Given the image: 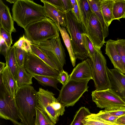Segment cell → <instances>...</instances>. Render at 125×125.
Returning a JSON list of instances; mask_svg holds the SVG:
<instances>
[{"mask_svg": "<svg viewBox=\"0 0 125 125\" xmlns=\"http://www.w3.org/2000/svg\"><path fill=\"white\" fill-rule=\"evenodd\" d=\"M33 77V76L28 73L26 71L24 65L19 66L16 82L18 87L26 85L32 84Z\"/></svg>", "mask_w": 125, "mask_h": 125, "instance_id": "cb8c5ba5", "label": "cell"}, {"mask_svg": "<svg viewBox=\"0 0 125 125\" xmlns=\"http://www.w3.org/2000/svg\"><path fill=\"white\" fill-rule=\"evenodd\" d=\"M24 30L25 36L33 44L60 36L58 26L48 18L30 24Z\"/></svg>", "mask_w": 125, "mask_h": 125, "instance_id": "277c9868", "label": "cell"}, {"mask_svg": "<svg viewBox=\"0 0 125 125\" xmlns=\"http://www.w3.org/2000/svg\"><path fill=\"white\" fill-rule=\"evenodd\" d=\"M58 26L62 40L68 52L71 62L73 67L75 65L76 58L73 51L71 39L65 28L61 26L59 24Z\"/></svg>", "mask_w": 125, "mask_h": 125, "instance_id": "7402d4cb", "label": "cell"}, {"mask_svg": "<svg viewBox=\"0 0 125 125\" xmlns=\"http://www.w3.org/2000/svg\"><path fill=\"white\" fill-rule=\"evenodd\" d=\"M64 13L71 11L72 7L70 0H62Z\"/></svg>", "mask_w": 125, "mask_h": 125, "instance_id": "b9f144b4", "label": "cell"}, {"mask_svg": "<svg viewBox=\"0 0 125 125\" xmlns=\"http://www.w3.org/2000/svg\"><path fill=\"white\" fill-rule=\"evenodd\" d=\"M69 77L70 75L68 74V73L63 70L60 73L57 79L62 84V85H64L67 82Z\"/></svg>", "mask_w": 125, "mask_h": 125, "instance_id": "f35d334b", "label": "cell"}, {"mask_svg": "<svg viewBox=\"0 0 125 125\" xmlns=\"http://www.w3.org/2000/svg\"><path fill=\"white\" fill-rule=\"evenodd\" d=\"M86 34L94 47L98 49H101L106 42L101 25L93 11L87 29Z\"/></svg>", "mask_w": 125, "mask_h": 125, "instance_id": "7c38bea8", "label": "cell"}, {"mask_svg": "<svg viewBox=\"0 0 125 125\" xmlns=\"http://www.w3.org/2000/svg\"><path fill=\"white\" fill-rule=\"evenodd\" d=\"M86 117L96 118L115 125V122L119 117L110 114L104 110H101L97 114L91 113Z\"/></svg>", "mask_w": 125, "mask_h": 125, "instance_id": "484cf974", "label": "cell"}, {"mask_svg": "<svg viewBox=\"0 0 125 125\" xmlns=\"http://www.w3.org/2000/svg\"><path fill=\"white\" fill-rule=\"evenodd\" d=\"M92 68L89 58L78 63L70 75L69 79L76 80H93Z\"/></svg>", "mask_w": 125, "mask_h": 125, "instance_id": "5bb4252c", "label": "cell"}, {"mask_svg": "<svg viewBox=\"0 0 125 125\" xmlns=\"http://www.w3.org/2000/svg\"><path fill=\"white\" fill-rule=\"evenodd\" d=\"M80 6L82 17V22L86 30L93 10L88 0H80Z\"/></svg>", "mask_w": 125, "mask_h": 125, "instance_id": "603a6c76", "label": "cell"}, {"mask_svg": "<svg viewBox=\"0 0 125 125\" xmlns=\"http://www.w3.org/2000/svg\"><path fill=\"white\" fill-rule=\"evenodd\" d=\"M5 58L6 64L13 77L17 82L19 66L16 59L14 46H13L8 49Z\"/></svg>", "mask_w": 125, "mask_h": 125, "instance_id": "d6986e66", "label": "cell"}, {"mask_svg": "<svg viewBox=\"0 0 125 125\" xmlns=\"http://www.w3.org/2000/svg\"><path fill=\"white\" fill-rule=\"evenodd\" d=\"M0 117L14 125H28L3 83L0 85Z\"/></svg>", "mask_w": 125, "mask_h": 125, "instance_id": "5b68a950", "label": "cell"}, {"mask_svg": "<svg viewBox=\"0 0 125 125\" xmlns=\"http://www.w3.org/2000/svg\"><path fill=\"white\" fill-rule=\"evenodd\" d=\"M15 100L20 112L28 125H34L36 107L38 106L37 92L30 85L18 87Z\"/></svg>", "mask_w": 125, "mask_h": 125, "instance_id": "7a4b0ae2", "label": "cell"}, {"mask_svg": "<svg viewBox=\"0 0 125 125\" xmlns=\"http://www.w3.org/2000/svg\"><path fill=\"white\" fill-rule=\"evenodd\" d=\"M41 1L43 4V7L46 16L52 20L56 24L66 28L64 13L58 9L45 1L44 0Z\"/></svg>", "mask_w": 125, "mask_h": 125, "instance_id": "e0dca14e", "label": "cell"}, {"mask_svg": "<svg viewBox=\"0 0 125 125\" xmlns=\"http://www.w3.org/2000/svg\"><path fill=\"white\" fill-rule=\"evenodd\" d=\"M113 15L114 20H119L125 13V0H114Z\"/></svg>", "mask_w": 125, "mask_h": 125, "instance_id": "f546056e", "label": "cell"}, {"mask_svg": "<svg viewBox=\"0 0 125 125\" xmlns=\"http://www.w3.org/2000/svg\"><path fill=\"white\" fill-rule=\"evenodd\" d=\"M84 125H115L100 120L86 117L82 121Z\"/></svg>", "mask_w": 125, "mask_h": 125, "instance_id": "836d02e7", "label": "cell"}, {"mask_svg": "<svg viewBox=\"0 0 125 125\" xmlns=\"http://www.w3.org/2000/svg\"><path fill=\"white\" fill-rule=\"evenodd\" d=\"M0 37L4 39L8 47L10 48L12 42L11 33L1 27H0Z\"/></svg>", "mask_w": 125, "mask_h": 125, "instance_id": "e575fe53", "label": "cell"}, {"mask_svg": "<svg viewBox=\"0 0 125 125\" xmlns=\"http://www.w3.org/2000/svg\"><path fill=\"white\" fill-rule=\"evenodd\" d=\"M71 2L72 7V10L73 9L75 5L76 2V0H70Z\"/></svg>", "mask_w": 125, "mask_h": 125, "instance_id": "f6af8a7d", "label": "cell"}, {"mask_svg": "<svg viewBox=\"0 0 125 125\" xmlns=\"http://www.w3.org/2000/svg\"><path fill=\"white\" fill-rule=\"evenodd\" d=\"M91 114L88 108L84 107H81L76 112L70 125H84L82 121Z\"/></svg>", "mask_w": 125, "mask_h": 125, "instance_id": "83f0119b", "label": "cell"}, {"mask_svg": "<svg viewBox=\"0 0 125 125\" xmlns=\"http://www.w3.org/2000/svg\"><path fill=\"white\" fill-rule=\"evenodd\" d=\"M37 45L55 64L60 72L66 63L64 49L60 36L34 44Z\"/></svg>", "mask_w": 125, "mask_h": 125, "instance_id": "ba28073f", "label": "cell"}, {"mask_svg": "<svg viewBox=\"0 0 125 125\" xmlns=\"http://www.w3.org/2000/svg\"><path fill=\"white\" fill-rule=\"evenodd\" d=\"M39 83L43 86L52 87L59 90L57 87V84L59 83L57 79L54 78L44 76L34 75H33Z\"/></svg>", "mask_w": 125, "mask_h": 125, "instance_id": "f1b7e54d", "label": "cell"}, {"mask_svg": "<svg viewBox=\"0 0 125 125\" xmlns=\"http://www.w3.org/2000/svg\"><path fill=\"white\" fill-rule=\"evenodd\" d=\"M31 42L23 35L13 45L15 47L24 50L26 52L31 53Z\"/></svg>", "mask_w": 125, "mask_h": 125, "instance_id": "4dcf8cb0", "label": "cell"}, {"mask_svg": "<svg viewBox=\"0 0 125 125\" xmlns=\"http://www.w3.org/2000/svg\"><path fill=\"white\" fill-rule=\"evenodd\" d=\"M37 93L38 107L48 115L54 124H56L59 116L52 107L53 102L58 100L54 94L41 87L39 88Z\"/></svg>", "mask_w": 125, "mask_h": 125, "instance_id": "8fae6325", "label": "cell"}, {"mask_svg": "<svg viewBox=\"0 0 125 125\" xmlns=\"http://www.w3.org/2000/svg\"><path fill=\"white\" fill-rule=\"evenodd\" d=\"M15 48L16 56L17 62L19 66L24 65V60L26 52L24 50Z\"/></svg>", "mask_w": 125, "mask_h": 125, "instance_id": "d590c367", "label": "cell"}, {"mask_svg": "<svg viewBox=\"0 0 125 125\" xmlns=\"http://www.w3.org/2000/svg\"><path fill=\"white\" fill-rule=\"evenodd\" d=\"M122 18H125V13L124 15V16L122 17Z\"/></svg>", "mask_w": 125, "mask_h": 125, "instance_id": "c3c4849f", "label": "cell"}, {"mask_svg": "<svg viewBox=\"0 0 125 125\" xmlns=\"http://www.w3.org/2000/svg\"><path fill=\"white\" fill-rule=\"evenodd\" d=\"M0 27L11 33L16 31L9 8L1 0H0Z\"/></svg>", "mask_w": 125, "mask_h": 125, "instance_id": "2e32d148", "label": "cell"}, {"mask_svg": "<svg viewBox=\"0 0 125 125\" xmlns=\"http://www.w3.org/2000/svg\"><path fill=\"white\" fill-rule=\"evenodd\" d=\"M104 110L110 114L119 117L125 115V107L115 109L105 108Z\"/></svg>", "mask_w": 125, "mask_h": 125, "instance_id": "8d00e7d4", "label": "cell"}, {"mask_svg": "<svg viewBox=\"0 0 125 125\" xmlns=\"http://www.w3.org/2000/svg\"><path fill=\"white\" fill-rule=\"evenodd\" d=\"M0 85L3 83L2 75L1 73H0Z\"/></svg>", "mask_w": 125, "mask_h": 125, "instance_id": "7dc6e473", "label": "cell"}, {"mask_svg": "<svg viewBox=\"0 0 125 125\" xmlns=\"http://www.w3.org/2000/svg\"><path fill=\"white\" fill-rule=\"evenodd\" d=\"M94 59H90L96 90L110 88L111 84L107 73L106 60L101 49L94 47Z\"/></svg>", "mask_w": 125, "mask_h": 125, "instance_id": "52a82bcc", "label": "cell"}, {"mask_svg": "<svg viewBox=\"0 0 125 125\" xmlns=\"http://www.w3.org/2000/svg\"><path fill=\"white\" fill-rule=\"evenodd\" d=\"M66 28L70 36L73 52L76 59L83 60L89 58L88 53L83 43L82 34L86 33L83 25L80 23L72 12L64 13Z\"/></svg>", "mask_w": 125, "mask_h": 125, "instance_id": "3957f363", "label": "cell"}, {"mask_svg": "<svg viewBox=\"0 0 125 125\" xmlns=\"http://www.w3.org/2000/svg\"><path fill=\"white\" fill-rule=\"evenodd\" d=\"M114 0H100V7L105 23L108 27L114 20L113 15Z\"/></svg>", "mask_w": 125, "mask_h": 125, "instance_id": "ffe728a7", "label": "cell"}, {"mask_svg": "<svg viewBox=\"0 0 125 125\" xmlns=\"http://www.w3.org/2000/svg\"><path fill=\"white\" fill-rule=\"evenodd\" d=\"M105 54L108 57L114 68L125 74L124 67L118 52L115 40L109 39L106 42Z\"/></svg>", "mask_w": 125, "mask_h": 125, "instance_id": "9a60e30c", "label": "cell"}, {"mask_svg": "<svg viewBox=\"0 0 125 125\" xmlns=\"http://www.w3.org/2000/svg\"><path fill=\"white\" fill-rule=\"evenodd\" d=\"M90 79L76 80H69L62 85L57 98L65 107L73 106L83 94L88 91V83Z\"/></svg>", "mask_w": 125, "mask_h": 125, "instance_id": "8992f818", "label": "cell"}, {"mask_svg": "<svg viewBox=\"0 0 125 125\" xmlns=\"http://www.w3.org/2000/svg\"><path fill=\"white\" fill-rule=\"evenodd\" d=\"M80 0H76L74 8L71 11L80 23L82 22V17L80 6Z\"/></svg>", "mask_w": 125, "mask_h": 125, "instance_id": "74e56055", "label": "cell"}, {"mask_svg": "<svg viewBox=\"0 0 125 125\" xmlns=\"http://www.w3.org/2000/svg\"><path fill=\"white\" fill-rule=\"evenodd\" d=\"M26 71L32 75L52 77L57 79L60 73L38 57L30 52H26L24 62Z\"/></svg>", "mask_w": 125, "mask_h": 125, "instance_id": "9c48e42d", "label": "cell"}, {"mask_svg": "<svg viewBox=\"0 0 125 125\" xmlns=\"http://www.w3.org/2000/svg\"><path fill=\"white\" fill-rule=\"evenodd\" d=\"M31 48L33 54L38 57L51 67L59 71L55 64L38 46L31 43Z\"/></svg>", "mask_w": 125, "mask_h": 125, "instance_id": "d4e9b609", "label": "cell"}, {"mask_svg": "<svg viewBox=\"0 0 125 125\" xmlns=\"http://www.w3.org/2000/svg\"><path fill=\"white\" fill-rule=\"evenodd\" d=\"M93 101L100 108H117L125 107V102L110 88L92 92Z\"/></svg>", "mask_w": 125, "mask_h": 125, "instance_id": "30bf717a", "label": "cell"}, {"mask_svg": "<svg viewBox=\"0 0 125 125\" xmlns=\"http://www.w3.org/2000/svg\"><path fill=\"white\" fill-rule=\"evenodd\" d=\"M101 25L104 39L109 35L108 27L106 25L100 7V0H88Z\"/></svg>", "mask_w": 125, "mask_h": 125, "instance_id": "44dd1931", "label": "cell"}, {"mask_svg": "<svg viewBox=\"0 0 125 125\" xmlns=\"http://www.w3.org/2000/svg\"><path fill=\"white\" fill-rule=\"evenodd\" d=\"M6 64V63L0 62V73H1Z\"/></svg>", "mask_w": 125, "mask_h": 125, "instance_id": "ee69618b", "label": "cell"}, {"mask_svg": "<svg viewBox=\"0 0 125 125\" xmlns=\"http://www.w3.org/2000/svg\"><path fill=\"white\" fill-rule=\"evenodd\" d=\"M34 125H55L48 115L38 106L36 107Z\"/></svg>", "mask_w": 125, "mask_h": 125, "instance_id": "4316f807", "label": "cell"}, {"mask_svg": "<svg viewBox=\"0 0 125 125\" xmlns=\"http://www.w3.org/2000/svg\"><path fill=\"white\" fill-rule=\"evenodd\" d=\"M17 0H6V1L10 3H13L16 2Z\"/></svg>", "mask_w": 125, "mask_h": 125, "instance_id": "bcb514c9", "label": "cell"}, {"mask_svg": "<svg viewBox=\"0 0 125 125\" xmlns=\"http://www.w3.org/2000/svg\"><path fill=\"white\" fill-rule=\"evenodd\" d=\"M1 73L4 86L12 98L15 99V94L18 87L17 82L7 64Z\"/></svg>", "mask_w": 125, "mask_h": 125, "instance_id": "ac0fdd59", "label": "cell"}, {"mask_svg": "<svg viewBox=\"0 0 125 125\" xmlns=\"http://www.w3.org/2000/svg\"><path fill=\"white\" fill-rule=\"evenodd\" d=\"M12 10L14 21L24 29L30 24L47 18L43 6L33 0H17Z\"/></svg>", "mask_w": 125, "mask_h": 125, "instance_id": "6da1fadb", "label": "cell"}, {"mask_svg": "<svg viewBox=\"0 0 125 125\" xmlns=\"http://www.w3.org/2000/svg\"><path fill=\"white\" fill-rule=\"evenodd\" d=\"M44 0L54 7L64 12V8L62 0Z\"/></svg>", "mask_w": 125, "mask_h": 125, "instance_id": "ab89813d", "label": "cell"}, {"mask_svg": "<svg viewBox=\"0 0 125 125\" xmlns=\"http://www.w3.org/2000/svg\"><path fill=\"white\" fill-rule=\"evenodd\" d=\"M0 52L5 57L7 51L10 48L8 47L4 39L0 37Z\"/></svg>", "mask_w": 125, "mask_h": 125, "instance_id": "60d3db41", "label": "cell"}, {"mask_svg": "<svg viewBox=\"0 0 125 125\" xmlns=\"http://www.w3.org/2000/svg\"><path fill=\"white\" fill-rule=\"evenodd\" d=\"M115 42L118 52L121 57L125 70V39H118L115 40Z\"/></svg>", "mask_w": 125, "mask_h": 125, "instance_id": "d6a6232c", "label": "cell"}, {"mask_svg": "<svg viewBox=\"0 0 125 125\" xmlns=\"http://www.w3.org/2000/svg\"><path fill=\"white\" fill-rule=\"evenodd\" d=\"M83 44L89 53V58L91 60L94 59V48L93 43L86 33L82 34Z\"/></svg>", "mask_w": 125, "mask_h": 125, "instance_id": "1f68e13d", "label": "cell"}, {"mask_svg": "<svg viewBox=\"0 0 125 125\" xmlns=\"http://www.w3.org/2000/svg\"><path fill=\"white\" fill-rule=\"evenodd\" d=\"M107 73L113 91L125 102V75L115 68L107 67Z\"/></svg>", "mask_w": 125, "mask_h": 125, "instance_id": "4fadbf2b", "label": "cell"}, {"mask_svg": "<svg viewBox=\"0 0 125 125\" xmlns=\"http://www.w3.org/2000/svg\"><path fill=\"white\" fill-rule=\"evenodd\" d=\"M115 124L116 125H125V115L118 117Z\"/></svg>", "mask_w": 125, "mask_h": 125, "instance_id": "7bdbcfd3", "label": "cell"}]
</instances>
